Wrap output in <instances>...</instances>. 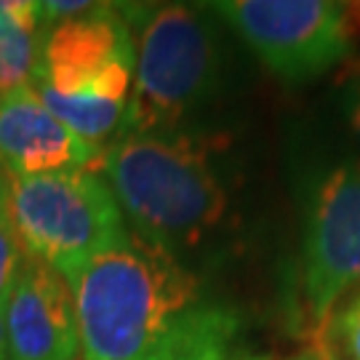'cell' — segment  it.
Wrapping results in <instances>:
<instances>
[{
    "instance_id": "1",
    "label": "cell",
    "mask_w": 360,
    "mask_h": 360,
    "mask_svg": "<svg viewBox=\"0 0 360 360\" xmlns=\"http://www.w3.org/2000/svg\"><path fill=\"white\" fill-rule=\"evenodd\" d=\"M83 360H150L200 288L171 248L131 232L70 281Z\"/></svg>"
},
{
    "instance_id": "2",
    "label": "cell",
    "mask_w": 360,
    "mask_h": 360,
    "mask_svg": "<svg viewBox=\"0 0 360 360\" xmlns=\"http://www.w3.org/2000/svg\"><path fill=\"white\" fill-rule=\"evenodd\" d=\"M99 168L139 235L171 248L195 243L227 211V193L203 136L129 134L102 150Z\"/></svg>"
},
{
    "instance_id": "3",
    "label": "cell",
    "mask_w": 360,
    "mask_h": 360,
    "mask_svg": "<svg viewBox=\"0 0 360 360\" xmlns=\"http://www.w3.org/2000/svg\"><path fill=\"white\" fill-rule=\"evenodd\" d=\"M120 8L131 30H139L134 96L120 136L166 134L217 86L221 62L214 27L181 3Z\"/></svg>"
},
{
    "instance_id": "4",
    "label": "cell",
    "mask_w": 360,
    "mask_h": 360,
    "mask_svg": "<svg viewBox=\"0 0 360 360\" xmlns=\"http://www.w3.org/2000/svg\"><path fill=\"white\" fill-rule=\"evenodd\" d=\"M8 217L27 257L65 281L129 238L115 195L94 168L8 176Z\"/></svg>"
},
{
    "instance_id": "5",
    "label": "cell",
    "mask_w": 360,
    "mask_h": 360,
    "mask_svg": "<svg viewBox=\"0 0 360 360\" xmlns=\"http://www.w3.org/2000/svg\"><path fill=\"white\" fill-rule=\"evenodd\" d=\"M283 83H304L345 62L358 6L328 0H227L208 3Z\"/></svg>"
},
{
    "instance_id": "6",
    "label": "cell",
    "mask_w": 360,
    "mask_h": 360,
    "mask_svg": "<svg viewBox=\"0 0 360 360\" xmlns=\"http://www.w3.org/2000/svg\"><path fill=\"white\" fill-rule=\"evenodd\" d=\"M360 283V160L334 166L318 184L304 235V296L326 326L334 304Z\"/></svg>"
},
{
    "instance_id": "7",
    "label": "cell",
    "mask_w": 360,
    "mask_h": 360,
    "mask_svg": "<svg viewBox=\"0 0 360 360\" xmlns=\"http://www.w3.org/2000/svg\"><path fill=\"white\" fill-rule=\"evenodd\" d=\"M8 360H77L75 299L70 283L40 259H22L3 307Z\"/></svg>"
},
{
    "instance_id": "8",
    "label": "cell",
    "mask_w": 360,
    "mask_h": 360,
    "mask_svg": "<svg viewBox=\"0 0 360 360\" xmlns=\"http://www.w3.org/2000/svg\"><path fill=\"white\" fill-rule=\"evenodd\" d=\"M115 65H136L131 25L120 6L96 3L91 11L43 30L32 80L59 94H80Z\"/></svg>"
},
{
    "instance_id": "9",
    "label": "cell",
    "mask_w": 360,
    "mask_h": 360,
    "mask_svg": "<svg viewBox=\"0 0 360 360\" xmlns=\"http://www.w3.org/2000/svg\"><path fill=\"white\" fill-rule=\"evenodd\" d=\"M99 158L102 147L83 142L56 120L30 86L0 99V171L6 176L94 168Z\"/></svg>"
},
{
    "instance_id": "10",
    "label": "cell",
    "mask_w": 360,
    "mask_h": 360,
    "mask_svg": "<svg viewBox=\"0 0 360 360\" xmlns=\"http://www.w3.org/2000/svg\"><path fill=\"white\" fill-rule=\"evenodd\" d=\"M43 22L32 0H0V99L27 89L38 72Z\"/></svg>"
},
{
    "instance_id": "11",
    "label": "cell",
    "mask_w": 360,
    "mask_h": 360,
    "mask_svg": "<svg viewBox=\"0 0 360 360\" xmlns=\"http://www.w3.org/2000/svg\"><path fill=\"white\" fill-rule=\"evenodd\" d=\"M30 89L38 94V99L46 104V110L56 120H62L72 134H77L83 142L102 147L112 136L123 134L129 99H102V96H89V94H59L40 80H32Z\"/></svg>"
},
{
    "instance_id": "12",
    "label": "cell",
    "mask_w": 360,
    "mask_h": 360,
    "mask_svg": "<svg viewBox=\"0 0 360 360\" xmlns=\"http://www.w3.org/2000/svg\"><path fill=\"white\" fill-rule=\"evenodd\" d=\"M22 259H25V248L19 243V235L8 217V176L3 174L0 176V312L8 302L13 278L22 267Z\"/></svg>"
},
{
    "instance_id": "13",
    "label": "cell",
    "mask_w": 360,
    "mask_h": 360,
    "mask_svg": "<svg viewBox=\"0 0 360 360\" xmlns=\"http://www.w3.org/2000/svg\"><path fill=\"white\" fill-rule=\"evenodd\" d=\"M342 102H345V110H347L349 126H352V131L358 134V139H360V59H355V62L347 65V72H345V96H342Z\"/></svg>"
},
{
    "instance_id": "14",
    "label": "cell",
    "mask_w": 360,
    "mask_h": 360,
    "mask_svg": "<svg viewBox=\"0 0 360 360\" xmlns=\"http://www.w3.org/2000/svg\"><path fill=\"white\" fill-rule=\"evenodd\" d=\"M339 336L352 360H360V323H349L339 318Z\"/></svg>"
},
{
    "instance_id": "15",
    "label": "cell",
    "mask_w": 360,
    "mask_h": 360,
    "mask_svg": "<svg viewBox=\"0 0 360 360\" xmlns=\"http://www.w3.org/2000/svg\"><path fill=\"white\" fill-rule=\"evenodd\" d=\"M291 360H334V358H331V352H328V345L318 342V345H312L309 349H304L302 355H296V358H291Z\"/></svg>"
},
{
    "instance_id": "16",
    "label": "cell",
    "mask_w": 360,
    "mask_h": 360,
    "mask_svg": "<svg viewBox=\"0 0 360 360\" xmlns=\"http://www.w3.org/2000/svg\"><path fill=\"white\" fill-rule=\"evenodd\" d=\"M342 321H349V323H360V296L349 304V309L342 315Z\"/></svg>"
},
{
    "instance_id": "17",
    "label": "cell",
    "mask_w": 360,
    "mask_h": 360,
    "mask_svg": "<svg viewBox=\"0 0 360 360\" xmlns=\"http://www.w3.org/2000/svg\"><path fill=\"white\" fill-rule=\"evenodd\" d=\"M0 360H8V352H6V326H3V312H0Z\"/></svg>"
},
{
    "instance_id": "18",
    "label": "cell",
    "mask_w": 360,
    "mask_h": 360,
    "mask_svg": "<svg viewBox=\"0 0 360 360\" xmlns=\"http://www.w3.org/2000/svg\"><path fill=\"white\" fill-rule=\"evenodd\" d=\"M0 176H3V171H0Z\"/></svg>"
}]
</instances>
